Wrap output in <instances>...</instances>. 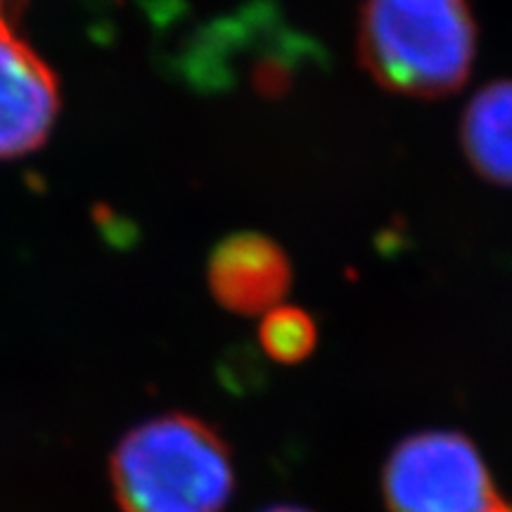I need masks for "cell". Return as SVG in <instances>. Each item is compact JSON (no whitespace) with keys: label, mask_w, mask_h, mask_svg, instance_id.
Returning <instances> with one entry per match:
<instances>
[{"label":"cell","mask_w":512,"mask_h":512,"mask_svg":"<svg viewBox=\"0 0 512 512\" xmlns=\"http://www.w3.org/2000/svg\"><path fill=\"white\" fill-rule=\"evenodd\" d=\"M292 268L283 247L256 233L233 235L209 259V287L228 311L252 316L280 306Z\"/></svg>","instance_id":"5"},{"label":"cell","mask_w":512,"mask_h":512,"mask_svg":"<svg viewBox=\"0 0 512 512\" xmlns=\"http://www.w3.org/2000/svg\"><path fill=\"white\" fill-rule=\"evenodd\" d=\"M477 31L467 0H363L361 62L387 91L444 98L467 81Z\"/></svg>","instance_id":"2"},{"label":"cell","mask_w":512,"mask_h":512,"mask_svg":"<svg viewBox=\"0 0 512 512\" xmlns=\"http://www.w3.org/2000/svg\"><path fill=\"white\" fill-rule=\"evenodd\" d=\"M382 491L392 512H512L463 434L422 432L394 448Z\"/></svg>","instance_id":"3"},{"label":"cell","mask_w":512,"mask_h":512,"mask_svg":"<svg viewBox=\"0 0 512 512\" xmlns=\"http://www.w3.org/2000/svg\"><path fill=\"white\" fill-rule=\"evenodd\" d=\"M17 0H0V15H10V10L15 8Z\"/></svg>","instance_id":"8"},{"label":"cell","mask_w":512,"mask_h":512,"mask_svg":"<svg viewBox=\"0 0 512 512\" xmlns=\"http://www.w3.org/2000/svg\"><path fill=\"white\" fill-rule=\"evenodd\" d=\"M268 512H309V510H302V508H292V505H280V508H271Z\"/></svg>","instance_id":"9"},{"label":"cell","mask_w":512,"mask_h":512,"mask_svg":"<svg viewBox=\"0 0 512 512\" xmlns=\"http://www.w3.org/2000/svg\"><path fill=\"white\" fill-rule=\"evenodd\" d=\"M60 112L53 69L0 15V159H15L46 143Z\"/></svg>","instance_id":"4"},{"label":"cell","mask_w":512,"mask_h":512,"mask_svg":"<svg viewBox=\"0 0 512 512\" xmlns=\"http://www.w3.org/2000/svg\"><path fill=\"white\" fill-rule=\"evenodd\" d=\"M460 140L477 174L512 185V81L491 83L472 98Z\"/></svg>","instance_id":"6"},{"label":"cell","mask_w":512,"mask_h":512,"mask_svg":"<svg viewBox=\"0 0 512 512\" xmlns=\"http://www.w3.org/2000/svg\"><path fill=\"white\" fill-rule=\"evenodd\" d=\"M316 323L297 306H275L259 328L261 347L273 361L299 363L316 347Z\"/></svg>","instance_id":"7"},{"label":"cell","mask_w":512,"mask_h":512,"mask_svg":"<svg viewBox=\"0 0 512 512\" xmlns=\"http://www.w3.org/2000/svg\"><path fill=\"white\" fill-rule=\"evenodd\" d=\"M110 477L121 512H223L235 489L226 441L181 413L128 432L114 448Z\"/></svg>","instance_id":"1"}]
</instances>
